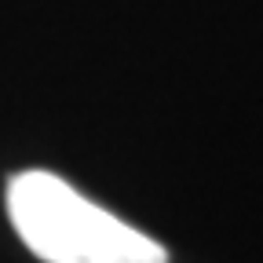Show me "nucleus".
I'll use <instances>...</instances> for the list:
<instances>
[{
	"label": "nucleus",
	"instance_id": "1",
	"mask_svg": "<svg viewBox=\"0 0 263 263\" xmlns=\"http://www.w3.org/2000/svg\"><path fill=\"white\" fill-rule=\"evenodd\" d=\"M8 216L22 245L44 263H168L154 238L91 205L51 172L11 176Z\"/></svg>",
	"mask_w": 263,
	"mask_h": 263
}]
</instances>
